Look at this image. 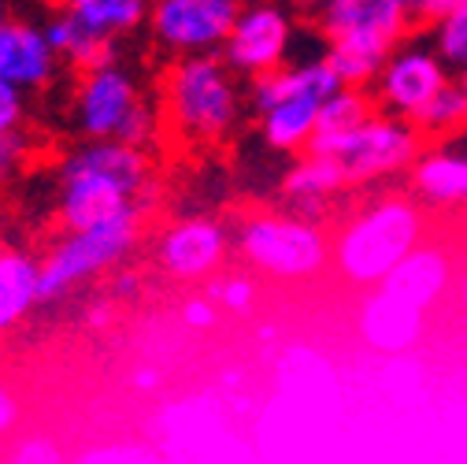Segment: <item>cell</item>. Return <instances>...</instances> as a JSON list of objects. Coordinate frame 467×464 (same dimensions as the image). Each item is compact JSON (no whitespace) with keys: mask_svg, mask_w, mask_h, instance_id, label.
<instances>
[{"mask_svg":"<svg viewBox=\"0 0 467 464\" xmlns=\"http://www.w3.org/2000/svg\"><path fill=\"white\" fill-rule=\"evenodd\" d=\"M463 0H412V12H416V23L423 26H438L441 19H449Z\"/></svg>","mask_w":467,"mask_h":464,"instance_id":"cell-28","label":"cell"},{"mask_svg":"<svg viewBox=\"0 0 467 464\" xmlns=\"http://www.w3.org/2000/svg\"><path fill=\"white\" fill-rule=\"evenodd\" d=\"M379 108V100H371L364 93V86H341L337 93H330L319 108V131L316 134H345L360 127L364 120H371Z\"/></svg>","mask_w":467,"mask_h":464,"instance_id":"cell-22","label":"cell"},{"mask_svg":"<svg viewBox=\"0 0 467 464\" xmlns=\"http://www.w3.org/2000/svg\"><path fill=\"white\" fill-rule=\"evenodd\" d=\"M412 123L423 131V138H441V134H452L467 123V93L460 82H449L445 90H438L416 115Z\"/></svg>","mask_w":467,"mask_h":464,"instance_id":"cell-23","label":"cell"},{"mask_svg":"<svg viewBox=\"0 0 467 464\" xmlns=\"http://www.w3.org/2000/svg\"><path fill=\"white\" fill-rule=\"evenodd\" d=\"M64 8L86 23L93 34L115 41L141 26V19L152 12L149 0H64Z\"/></svg>","mask_w":467,"mask_h":464,"instance_id":"cell-20","label":"cell"},{"mask_svg":"<svg viewBox=\"0 0 467 464\" xmlns=\"http://www.w3.org/2000/svg\"><path fill=\"white\" fill-rule=\"evenodd\" d=\"M16 420H19V405H16L12 390H5V394H0V431L8 435L16 427Z\"/></svg>","mask_w":467,"mask_h":464,"instance_id":"cell-33","label":"cell"},{"mask_svg":"<svg viewBox=\"0 0 467 464\" xmlns=\"http://www.w3.org/2000/svg\"><path fill=\"white\" fill-rule=\"evenodd\" d=\"M460 86H463V93H467V64L460 68Z\"/></svg>","mask_w":467,"mask_h":464,"instance_id":"cell-39","label":"cell"},{"mask_svg":"<svg viewBox=\"0 0 467 464\" xmlns=\"http://www.w3.org/2000/svg\"><path fill=\"white\" fill-rule=\"evenodd\" d=\"M156 383H160V372H156V368H138V372H134V386H138V390H152Z\"/></svg>","mask_w":467,"mask_h":464,"instance_id":"cell-36","label":"cell"},{"mask_svg":"<svg viewBox=\"0 0 467 464\" xmlns=\"http://www.w3.org/2000/svg\"><path fill=\"white\" fill-rule=\"evenodd\" d=\"M56 52L45 26L5 23L0 26V82L19 90H45L56 75Z\"/></svg>","mask_w":467,"mask_h":464,"instance_id":"cell-13","label":"cell"},{"mask_svg":"<svg viewBox=\"0 0 467 464\" xmlns=\"http://www.w3.org/2000/svg\"><path fill=\"white\" fill-rule=\"evenodd\" d=\"M226 257V230L212 219L171 223L156 242V264L182 282L208 279Z\"/></svg>","mask_w":467,"mask_h":464,"instance_id":"cell-12","label":"cell"},{"mask_svg":"<svg viewBox=\"0 0 467 464\" xmlns=\"http://www.w3.org/2000/svg\"><path fill=\"white\" fill-rule=\"evenodd\" d=\"M460 294H463V305H467V275H463V286H460Z\"/></svg>","mask_w":467,"mask_h":464,"instance_id":"cell-40","label":"cell"},{"mask_svg":"<svg viewBox=\"0 0 467 464\" xmlns=\"http://www.w3.org/2000/svg\"><path fill=\"white\" fill-rule=\"evenodd\" d=\"M182 320L190 323V327H212L215 323V309H212V301L208 298H193L186 309H182Z\"/></svg>","mask_w":467,"mask_h":464,"instance_id":"cell-31","label":"cell"},{"mask_svg":"<svg viewBox=\"0 0 467 464\" xmlns=\"http://www.w3.org/2000/svg\"><path fill=\"white\" fill-rule=\"evenodd\" d=\"M141 104L134 79L119 64H104L86 71L78 97H75V120L86 138H115L127 115Z\"/></svg>","mask_w":467,"mask_h":464,"instance_id":"cell-11","label":"cell"},{"mask_svg":"<svg viewBox=\"0 0 467 464\" xmlns=\"http://www.w3.org/2000/svg\"><path fill=\"white\" fill-rule=\"evenodd\" d=\"M230 64L212 52H190L167 75L171 123L190 142H223L238 123V86Z\"/></svg>","mask_w":467,"mask_h":464,"instance_id":"cell-3","label":"cell"},{"mask_svg":"<svg viewBox=\"0 0 467 464\" xmlns=\"http://www.w3.org/2000/svg\"><path fill=\"white\" fill-rule=\"evenodd\" d=\"M242 257L260 268L264 275L275 279H308L319 275L327 268L330 246L327 235L308 223V219H294V216H253L242 223L238 235Z\"/></svg>","mask_w":467,"mask_h":464,"instance_id":"cell-6","label":"cell"},{"mask_svg":"<svg viewBox=\"0 0 467 464\" xmlns=\"http://www.w3.org/2000/svg\"><path fill=\"white\" fill-rule=\"evenodd\" d=\"M86 323H89V327H97V331H100V327H108V323H111V305H104V301H100V305H93V309L86 312Z\"/></svg>","mask_w":467,"mask_h":464,"instance_id":"cell-35","label":"cell"},{"mask_svg":"<svg viewBox=\"0 0 467 464\" xmlns=\"http://www.w3.org/2000/svg\"><path fill=\"white\" fill-rule=\"evenodd\" d=\"M389 56L393 52H382V48L360 45V41H327V60L345 86H371L382 75Z\"/></svg>","mask_w":467,"mask_h":464,"instance_id":"cell-21","label":"cell"},{"mask_svg":"<svg viewBox=\"0 0 467 464\" xmlns=\"http://www.w3.org/2000/svg\"><path fill=\"white\" fill-rule=\"evenodd\" d=\"M16 446L19 449H8V460H16V464H56L60 460V449H56L52 438H23Z\"/></svg>","mask_w":467,"mask_h":464,"instance_id":"cell-26","label":"cell"},{"mask_svg":"<svg viewBox=\"0 0 467 464\" xmlns=\"http://www.w3.org/2000/svg\"><path fill=\"white\" fill-rule=\"evenodd\" d=\"M308 153L337 156L348 171V179L368 183V179L412 167L423 156V131L412 120L400 123V115L375 111L371 120H364L360 127L345 131V134H316Z\"/></svg>","mask_w":467,"mask_h":464,"instance_id":"cell-5","label":"cell"},{"mask_svg":"<svg viewBox=\"0 0 467 464\" xmlns=\"http://www.w3.org/2000/svg\"><path fill=\"white\" fill-rule=\"evenodd\" d=\"M452 279V264H449V253L445 249H431V246H416L408 253L379 286L389 290V294L412 301L416 309H431Z\"/></svg>","mask_w":467,"mask_h":464,"instance_id":"cell-15","label":"cell"},{"mask_svg":"<svg viewBox=\"0 0 467 464\" xmlns=\"http://www.w3.org/2000/svg\"><path fill=\"white\" fill-rule=\"evenodd\" d=\"M45 34H48L52 48L60 52L67 64H75L78 71H93V68L115 64V45H111L108 37L93 34L86 23H78L67 8L45 23Z\"/></svg>","mask_w":467,"mask_h":464,"instance_id":"cell-18","label":"cell"},{"mask_svg":"<svg viewBox=\"0 0 467 464\" xmlns=\"http://www.w3.org/2000/svg\"><path fill=\"white\" fill-rule=\"evenodd\" d=\"M152 134H156V120H152V111H149V104L141 100L130 115H127V123L119 127V142H127V145H134V149H145L149 142H152Z\"/></svg>","mask_w":467,"mask_h":464,"instance_id":"cell-25","label":"cell"},{"mask_svg":"<svg viewBox=\"0 0 467 464\" xmlns=\"http://www.w3.org/2000/svg\"><path fill=\"white\" fill-rule=\"evenodd\" d=\"M289 5H297V8H305V12H323L327 0H289Z\"/></svg>","mask_w":467,"mask_h":464,"instance_id":"cell-37","label":"cell"},{"mask_svg":"<svg viewBox=\"0 0 467 464\" xmlns=\"http://www.w3.org/2000/svg\"><path fill=\"white\" fill-rule=\"evenodd\" d=\"M412 186L431 205H460L467 201V156L427 153L412 163Z\"/></svg>","mask_w":467,"mask_h":464,"instance_id":"cell-19","label":"cell"},{"mask_svg":"<svg viewBox=\"0 0 467 464\" xmlns=\"http://www.w3.org/2000/svg\"><path fill=\"white\" fill-rule=\"evenodd\" d=\"M360 334L379 353H408L423 334V309L379 286L360 309Z\"/></svg>","mask_w":467,"mask_h":464,"instance_id":"cell-14","label":"cell"},{"mask_svg":"<svg viewBox=\"0 0 467 464\" xmlns=\"http://www.w3.org/2000/svg\"><path fill=\"white\" fill-rule=\"evenodd\" d=\"M141 216H145V205H134L115 219H104L86 230H71L41 264V301L64 298L71 286L119 264L138 242Z\"/></svg>","mask_w":467,"mask_h":464,"instance_id":"cell-4","label":"cell"},{"mask_svg":"<svg viewBox=\"0 0 467 464\" xmlns=\"http://www.w3.org/2000/svg\"><path fill=\"white\" fill-rule=\"evenodd\" d=\"M348 183V171L337 156H327V153H308L297 167H289V175L282 179V194L294 197L305 205V212H319L323 201L337 190H345Z\"/></svg>","mask_w":467,"mask_h":464,"instance_id":"cell-16","label":"cell"},{"mask_svg":"<svg viewBox=\"0 0 467 464\" xmlns=\"http://www.w3.org/2000/svg\"><path fill=\"white\" fill-rule=\"evenodd\" d=\"M412 23V0H327L319 12L327 41H360L382 52H393Z\"/></svg>","mask_w":467,"mask_h":464,"instance_id":"cell-8","label":"cell"},{"mask_svg":"<svg viewBox=\"0 0 467 464\" xmlns=\"http://www.w3.org/2000/svg\"><path fill=\"white\" fill-rule=\"evenodd\" d=\"M445 86H449V64L441 60L438 48L434 52L431 48H393V56L379 75L375 100L382 104V111L400 115V120H412V115Z\"/></svg>","mask_w":467,"mask_h":464,"instance_id":"cell-10","label":"cell"},{"mask_svg":"<svg viewBox=\"0 0 467 464\" xmlns=\"http://www.w3.org/2000/svg\"><path fill=\"white\" fill-rule=\"evenodd\" d=\"M23 120V90L12 82H0V131H12Z\"/></svg>","mask_w":467,"mask_h":464,"instance_id":"cell-27","label":"cell"},{"mask_svg":"<svg viewBox=\"0 0 467 464\" xmlns=\"http://www.w3.org/2000/svg\"><path fill=\"white\" fill-rule=\"evenodd\" d=\"M82 460H89V464H123V460H152V457L145 449H93Z\"/></svg>","mask_w":467,"mask_h":464,"instance_id":"cell-30","label":"cell"},{"mask_svg":"<svg viewBox=\"0 0 467 464\" xmlns=\"http://www.w3.org/2000/svg\"><path fill=\"white\" fill-rule=\"evenodd\" d=\"M434 48L441 52V60L452 64V68H463L467 64V0L434 26Z\"/></svg>","mask_w":467,"mask_h":464,"instance_id":"cell-24","label":"cell"},{"mask_svg":"<svg viewBox=\"0 0 467 464\" xmlns=\"http://www.w3.org/2000/svg\"><path fill=\"white\" fill-rule=\"evenodd\" d=\"M60 219L67 230H86L141 205L149 160L119 138H89L60 171Z\"/></svg>","mask_w":467,"mask_h":464,"instance_id":"cell-1","label":"cell"},{"mask_svg":"<svg viewBox=\"0 0 467 464\" xmlns=\"http://www.w3.org/2000/svg\"><path fill=\"white\" fill-rule=\"evenodd\" d=\"M275 334H278V331H275V323H260V327H256V338H260V342H271Z\"/></svg>","mask_w":467,"mask_h":464,"instance_id":"cell-38","label":"cell"},{"mask_svg":"<svg viewBox=\"0 0 467 464\" xmlns=\"http://www.w3.org/2000/svg\"><path fill=\"white\" fill-rule=\"evenodd\" d=\"M230 312H249V305H253V282L245 279V275H238V279H226L223 282V298H219Z\"/></svg>","mask_w":467,"mask_h":464,"instance_id":"cell-29","label":"cell"},{"mask_svg":"<svg viewBox=\"0 0 467 464\" xmlns=\"http://www.w3.org/2000/svg\"><path fill=\"white\" fill-rule=\"evenodd\" d=\"M23 153H26V142L19 138V131H16V127H12V131H0V163L12 167Z\"/></svg>","mask_w":467,"mask_h":464,"instance_id":"cell-32","label":"cell"},{"mask_svg":"<svg viewBox=\"0 0 467 464\" xmlns=\"http://www.w3.org/2000/svg\"><path fill=\"white\" fill-rule=\"evenodd\" d=\"M420 235H423V216L412 201L404 197L375 201L334 238L337 271L357 286H379L420 246Z\"/></svg>","mask_w":467,"mask_h":464,"instance_id":"cell-2","label":"cell"},{"mask_svg":"<svg viewBox=\"0 0 467 464\" xmlns=\"http://www.w3.org/2000/svg\"><path fill=\"white\" fill-rule=\"evenodd\" d=\"M289 41H294V23H289V16L275 5H253V8H242L238 23H234V30L223 45V60L234 71L256 79V75L285 64Z\"/></svg>","mask_w":467,"mask_h":464,"instance_id":"cell-9","label":"cell"},{"mask_svg":"<svg viewBox=\"0 0 467 464\" xmlns=\"http://www.w3.org/2000/svg\"><path fill=\"white\" fill-rule=\"evenodd\" d=\"M238 16L242 0H156L149 23L160 45L190 56L223 48Z\"/></svg>","mask_w":467,"mask_h":464,"instance_id":"cell-7","label":"cell"},{"mask_svg":"<svg viewBox=\"0 0 467 464\" xmlns=\"http://www.w3.org/2000/svg\"><path fill=\"white\" fill-rule=\"evenodd\" d=\"M138 286H141V279H138L134 271H123L119 279H115V294H119V298H130V294H138Z\"/></svg>","mask_w":467,"mask_h":464,"instance_id":"cell-34","label":"cell"},{"mask_svg":"<svg viewBox=\"0 0 467 464\" xmlns=\"http://www.w3.org/2000/svg\"><path fill=\"white\" fill-rule=\"evenodd\" d=\"M41 301V264L26 253L0 257V327L12 331Z\"/></svg>","mask_w":467,"mask_h":464,"instance_id":"cell-17","label":"cell"}]
</instances>
